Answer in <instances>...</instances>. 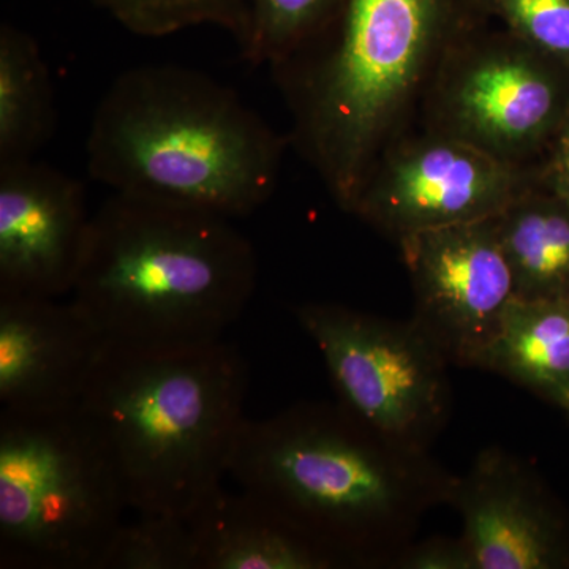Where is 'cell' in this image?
<instances>
[{"mask_svg": "<svg viewBox=\"0 0 569 569\" xmlns=\"http://www.w3.org/2000/svg\"><path fill=\"white\" fill-rule=\"evenodd\" d=\"M134 36L159 39L198 28L219 26L241 39L246 0H92Z\"/></svg>", "mask_w": 569, "mask_h": 569, "instance_id": "obj_19", "label": "cell"}, {"mask_svg": "<svg viewBox=\"0 0 569 569\" xmlns=\"http://www.w3.org/2000/svg\"><path fill=\"white\" fill-rule=\"evenodd\" d=\"M284 141L201 71H123L93 112L88 171L112 192L241 219L274 193Z\"/></svg>", "mask_w": 569, "mask_h": 569, "instance_id": "obj_1", "label": "cell"}, {"mask_svg": "<svg viewBox=\"0 0 569 569\" xmlns=\"http://www.w3.org/2000/svg\"><path fill=\"white\" fill-rule=\"evenodd\" d=\"M417 296L415 323L449 361L478 366L518 298L497 217L399 238Z\"/></svg>", "mask_w": 569, "mask_h": 569, "instance_id": "obj_10", "label": "cell"}, {"mask_svg": "<svg viewBox=\"0 0 569 569\" xmlns=\"http://www.w3.org/2000/svg\"><path fill=\"white\" fill-rule=\"evenodd\" d=\"M296 316L317 343L340 403L381 437L421 452L448 407L447 355L411 323L309 302Z\"/></svg>", "mask_w": 569, "mask_h": 569, "instance_id": "obj_7", "label": "cell"}, {"mask_svg": "<svg viewBox=\"0 0 569 569\" xmlns=\"http://www.w3.org/2000/svg\"><path fill=\"white\" fill-rule=\"evenodd\" d=\"M92 216L78 179L36 159L0 164V296L69 298Z\"/></svg>", "mask_w": 569, "mask_h": 569, "instance_id": "obj_11", "label": "cell"}, {"mask_svg": "<svg viewBox=\"0 0 569 569\" xmlns=\"http://www.w3.org/2000/svg\"><path fill=\"white\" fill-rule=\"evenodd\" d=\"M478 366L541 392L561 408L567 406L569 298H516Z\"/></svg>", "mask_w": 569, "mask_h": 569, "instance_id": "obj_15", "label": "cell"}, {"mask_svg": "<svg viewBox=\"0 0 569 569\" xmlns=\"http://www.w3.org/2000/svg\"><path fill=\"white\" fill-rule=\"evenodd\" d=\"M194 569H329L340 560L249 492L220 488L187 519Z\"/></svg>", "mask_w": 569, "mask_h": 569, "instance_id": "obj_14", "label": "cell"}, {"mask_svg": "<svg viewBox=\"0 0 569 569\" xmlns=\"http://www.w3.org/2000/svg\"><path fill=\"white\" fill-rule=\"evenodd\" d=\"M402 567L408 569H475L473 559L462 538L432 539L410 550Z\"/></svg>", "mask_w": 569, "mask_h": 569, "instance_id": "obj_22", "label": "cell"}, {"mask_svg": "<svg viewBox=\"0 0 569 569\" xmlns=\"http://www.w3.org/2000/svg\"><path fill=\"white\" fill-rule=\"evenodd\" d=\"M542 183L545 189L569 204V107L552 141L549 142Z\"/></svg>", "mask_w": 569, "mask_h": 569, "instance_id": "obj_23", "label": "cell"}, {"mask_svg": "<svg viewBox=\"0 0 569 569\" xmlns=\"http://www.w3.org/2000/svg\"><path fill=\"white\" fill-rule=\"evenodd\" d=\"M488 17L569 69V0H481Z\"/></svg>", "mask_w": 569, "mask_h": 569, "instance_id": "obj_21", "label": "cell"}, {"mask_svg": "<svg viewBox=\"0 0 569 569\" xmlns=\"http://www.w3.org/2000/svg\"><path fill=\"white\" fill-rule=\"evenodd\" d=\"M104 343L70 298L0 296V406L20 413L80 406Z\"/></svg>", "mask_w": 569, "mask_h": 569, "instance_id": "obj_12", "label": "cell"}, {"mask_svg": "<svg viewBox=\"0 0 569 569\" xmlns=\"http://www.w3.org/2000/svg\"><path fill=\"white\" fill-rule=\"evenodd\" d=\"M449 497L462 516L475 569L567 567L563 533L527 473L501 452H486Z\"/></svg>", "mask_w": 569, "mask_h": 569, "instance_id": "obj_13", "label": "cell"}, {"mask_svg": "<svg viewBox=\"0 0 569 569\" xmlns=\"http://www.w3.org/2000/svg\"><path fill=\"white\" fill-rule=\"evenodd\" d=\"M462 37L443 56L438 133L520 163L548 149L569 107V69L508 31Z\"/></svg>", "mask_w": 569, "mask_h": 569, "instance_id": "obj_8", "label": "cell"}, {"mask_svg": "<svg viewBox=\"0 0 569 569\" xmlns=\"http://www.w3.org/2000/svg\"><path fill=\"white\" fill-rule=\"evenodd\" d=\"M247 391L244 356L223 339L107 343L78 408L114 462L132 515L189 519L228 477Z\"/></svg>", "mask_w": 569, "mask_h": 569, "instance_id": "obj_2", "label": "cell"}, {"mask_svg": "<svg viewBox=\"0 0 569 569\" xmlns=\"http://www.w3.org/2000/svg\"><path fill=\"white\" fill-rule=\"evenodd\" d=\"M563 408H565V410H567V411H568V413H569V399H568L567 406H565Z\"/></svg>", "mask_w": 569, "mask_h": 569, "instance_id": "obj_24", "label": "cell"}, {"mask_svg": "<svg viewBox=\"0 0 569 569\" xmlns=\"http://www.w3.org/2000/svg\"><path fill=\"white\" fill-rule=\"evenodd\" d=\"M257 276L233 220L114 193L92 216L69 298L108 346H197L223 339Z\"/></svg>", "mask_w": 569, "mask_h": 569, "instance_id": "obj_3", "label": "cell"}, {"mask_svg": "<svg viewBox=\"0 0 569 569\" xmlns=\"http://www.w3.org/2000/svg\"><path fill=\"white\" fill-rule=\"evenodd\" d=\"M56 129L54 89L39 44L0 28V164L36 159Z\"/></svg>", "mask_w": 569, "mask_h": 569, "instance_id": "obj_17", "label": "cell"}, {"mask_svg": "<svg viewBox=\"0 0 569 569\" xmlns=\"http://www.w3.org/2000/svg\"><path fill=\"white\" fill-rule=\"evenodd\" d=\"M129 512L80 408L0 410V568L100 569Z\"/></svg>", "mask_w": 569, "mask_h": 569, "instance_id": "obj_6", "label": "cell"}, {"mask_svg": "<svg viewBox=\"0 0 569 569\" xmlns=\"http://www.w3.org/2000/svg\"><path fill=\"white\" fill-rule=\"evenodd\" d=\"M100 569H194L189 522L133 515L112 539Z\"/></svg>", "mask_w": 569, "mask_h": 569, "instance_id": "obj_20", "label": "cell"}, {"mask_svg": "<svg viewBox=\"0 0 569 569\" xmlns=\"http://www.w3.org/2000/svg\"><path fill=\"white\" fill-rule=\"evenodd\" d=\"M342 0H246L242 58L252 66H280L305 50L335 20Z\"/></svg>", "mask_w": 569, "mask_h": 569, "instance_id": "obj_18", "label": "cell"}, {"mask_svg": "<svg viewBox=\"0 0 569 569\" xmlns=\"http://www.w3.org/2000/svg\"><path fill=\"white\" fill-rule=\"evenodd\" d=\"M421 452L392 443L342 403L244 419L228 477L293 522L340 563L365 560L399 526L429 477Z\"/></svg>", "mask_w": 569, "mask_h": 569, "instance_id": "obj_5", "label": "cell"}, {"mask_svg": "<svg viewBox=\"0 0 569 569\" xmlns=\"http://www.w3.org/2000/svg\"><path fill=\"white\" fill-rule=\"evenodd\" d=\"M520 299L569 298V204L537 187L497 216Z\"/></svg>", "mask_w": 569, "mask_h": 569, "instance_id": "obj_16", "label": "cell"}, {"mask_svg": "<svg viewBox=\"0 0 569 569\" xmlns=\"http://www.w3.org/2000/svg\"><path fill=\"white\" fill-rule=\"evenodd\" d=\"M533 187L520 163L436 132L373 168L351 211L402 238L492 219Z\"/></svg>", "mask_w": 569, "mask_h": 569, "instance_id": "obj_9", "label": "cell"}, {"mask_svg": "<svg viewBox=\"0 0 569 569\" xmlns=\"http://www.w3.org/2000/svg\"><path fill=\"white\" fill-rule=\"evenodd\" d=\"M477 17H488L481 0H342L328 48L290 86L298 141L342 208L438 54Z\"/></svg>", "mask_w": 569, "mask_h": 569, "instance_id": "obj_4", "label": "cell"}]
</instances>
